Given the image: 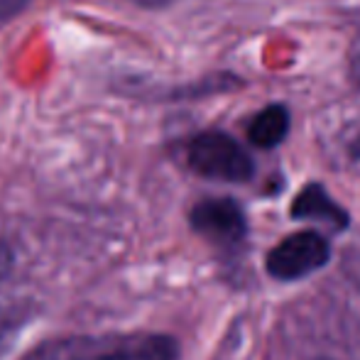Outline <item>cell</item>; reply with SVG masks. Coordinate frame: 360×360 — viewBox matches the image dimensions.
Masks as SVG:
<instances>
[{
    "label": "cell",
    "mask_w": 360,
    "mask_h": 360,
    "mask_svg": "<svg viewBox=\"0 0 360 360\" xmlns=\"http://www.w3.org/2000/svg\"><path fill=\"white\" fill-rule=\"evenodd\" d=\"M179 346L162 333H101L42 343L25 360H176Z\"/></svg>",
    "instance_id": "obj_1"
},
{
    "label": "cell",
    "mask_w": 360,
    "mask_h": 360,
    "mask_svg": "<svg viewBox=\"0 0 360 360\" xmlns=\"http://www.w3.org/2000/svg\"><path fill=\"white\" fill-rule=\"evenodd\" d=\"M186 162L199 176L214 181H240L252 179L255 174V162L243 150L238 140L221 130H206L199 133L186 147Z\"/></svg>",
    "instance_id": "obj_2"
},
{
    "label": "cell",
    "mask_w": 360,
    "mask_h": 360,
    "mask_svg": "<svg viewBox=\"0 0 360 360\" xmlns=\"http://www.w3.org/2000/svg\"><path fill=\"white\" fill-rule=\"evenodd\" d=\"M331 257L326 238L316 231H302L285 238L272 252L267 255L265 267L275 280L292 282L321 270Z\"/></svg>",
    "instance_id": "obj_3"
},
{
    "label": "cell",
    "mask_w": 360,
    "mask_h": 360,
    "mask_svg": "<svg viewBox=\"0 0 360 360\" xmlns=\"http://www.w3.org/2000/svg\"><path fill=\"white\" fill-rule=\"evenodd\" d=\"M191 226L216 245H236L245 238L248 223L233 199H206L191 209Z\"/></svg>",
    "instance_id": "obj_4"
},
{
    "label": "cell",
    "mask_w": 360,
    "mask_h": 360,
    "mask_svg": "<svg viewBox=\"0 0 360 360\" xmlns=\"http://www.w3.org/2000/svg\"><path fill=\"white\" fill-rule=\"evenodd\" d=\"M292 216L302 221L326 223L333 231H343L348 226V214L326 194L321 184H309L299 191L292 204Z\"/></svg>",
    "instance_id": "obj_5"
},
{
    "label": "cell",
    "mask_w": 360,
    "mask_h": 360,
    "mask_svg": "<svg viewBox=\"0 0 360 360\" xmlns=\"http://www.w3.org/2000/svg\"><path fill=\"white\" fill-rule=\"evenodd\" d=\"M289 133V110L282 103H272L252 115L248 125V138L255 147L272 150V147L285 143Z\"/></svg>",
    "instance_id": "obj_6"
},
{
    "label": "cell",
    "mask_w": 360,
    "mask_h": 360,
    "mask_svg": "<svg viewBox=\"0 0 360 360\" xmlns=\"http://www.w3.org/2000/svg\"><path fill=\"white\" fill-rule=\"evenodd\" d=\"M27 319V307L22 304H0V356H5L13 348Z\"/></svg>",
    "instance_id": "obj_7"
},
{
    "label": "cell",
    "mask_w": 360,
    "mask_h": 360,
    "mask_svg": "<svg viewBox=\"0 0 360 360\" xmlns=\"http://www.w3.org/2000/svg\"><path fill=\"white\" fill-rule=\"evenodd\" d=\"M30 5V0H0V20H10L18 13H22Z\"/></svg>",
    "instance_id": "obj_8"
},
{
    "label": "cell",
    "mask_w": 360,
    "mask_h": 360,
    "mask_svg": "<svg viewBox=\"0 0 360 360\" xmlns=\"http://www.w3.org/2000/svg\"><path fill=\"white\" fill-rule=\"evenodd\" d=\"M351 74L360 84V34L356 37V44H353V49H351Z\"/></svg>",
    "instance_id": "obj_9"
},
{
    "label": "cell",
    "mask_w": 360,
    "mask_h": 360,
    "mask_svg": "<svg viewBox=\"0 0 360 360\" xmlns=\"http://www.w3.org/2000/svg\"><path fill=\"white\" fill-rule=\"evenodd\" d=\"M8 270H10V252L5 245H0V280L8 275Z\"/></svg>",
    "instance_id": "obj_10"
},
{
    "label": "cell",
    "mask_w": 360,
    "mask_h": 360,
    "mask_svg": "<svg viewBox=\"0 0 360 360\" xmlns=\"http://www.w3.org/2000/svg\"><path fill=\"white\" fill-rule=\"evenodd\" d=\"M140 5H167L169 0H138Z\"/></svg>",
    "instance_id": "obj_11"
},
{
    "label": "cell",
    "mask_w": 360,
    "mask_h": 360,
    "mask_svg": "<svg viewBox=\"0 0 360 360\" xmlns=\"http://www.w3.org/2000/svg\"><path fill=\"white\" fill-rule=\"evenodd\" d=\"M319 360H323V358H319Z\"/></svg>",
    "instance_id": "obj_12"
}]
</instances>
